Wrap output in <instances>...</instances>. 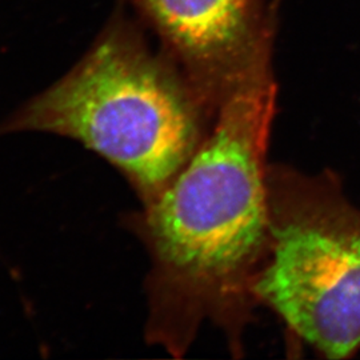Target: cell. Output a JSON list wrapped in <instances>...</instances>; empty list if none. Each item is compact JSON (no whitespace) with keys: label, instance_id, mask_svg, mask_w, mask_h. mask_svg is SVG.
<instances>
[{"label":"cell","instance_id":"obj_1","mask_svg":"<svg viewBox=\"0 0 360 360\" xmlns=\"http://www.w3.org/2000/svg\"><path fill=\"white\" fill-rule=\"evenodd\" d=\"M276 84L235 96L167 187L135 218L151 259L147 339L183 356L200 326L233 351L259 304L254 283L270 245L267 150Z\"/></svg>","mask_w":360,"mask_h":360},{"label":"cell","instance_id":"obj_2","mask_svg":"<svg viewBox=\"0 0 360 360\" xmlns=\"http://www.w3.org/2000/svg\"><path fill=\"white\" fill-rule=\"evenodd\" d=\"M215 116L166 55L117 16L6 129L75 139L115 166L146 205L191 159Z\"/></svg>","mask_w":360,"mask_h":360},{"label":"cell","instance_id":"obj_3","mask_svg":"<svg viewBox=\"0 0 360 360\" xmlns=\"http://www.w3.org/2000/svg\"><path fill=\"white\" fill-rule=\"evenodd\" d=\"M270 245L259 304L328 359L360 349V208L336 175L269 165Z\"/></svg>","mask_w":360,"mask_h":360},{"label":"cell","instance_id":"obj_4","mask_svg":"<svg viewBox=\"0 0 360 360\" xmlns=\"http://www.w3.org/2000/svg\"><path fill=\"white\" fill-rule=\"evenodd\" d=\"M162 52L217 115L235 96L276 84L264 0H127Z\"/></svg>","mask_w":360,"mask_h":360}]
</instances>
